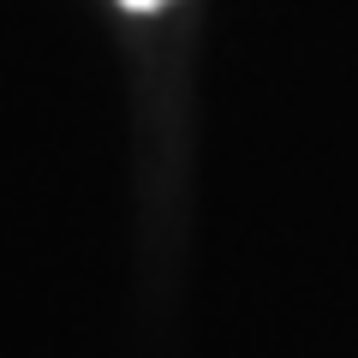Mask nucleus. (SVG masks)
I'll use <instances>...</instances> for the list:
<instances>
[{"instance_id": "obj_1", "label": "nucleus", "mask_w": 358, "mask_h": 358, "mask_svg": "<svg viewBox=\"0 0 358 358\" xmlns=\"http://www.w3.org/2000/svg\"><path fill=\"white\" fill-rule=\"evenodd\" d=\"M126 13H155V6H167V0H120Z\"/></svg>"}]
</instances>
